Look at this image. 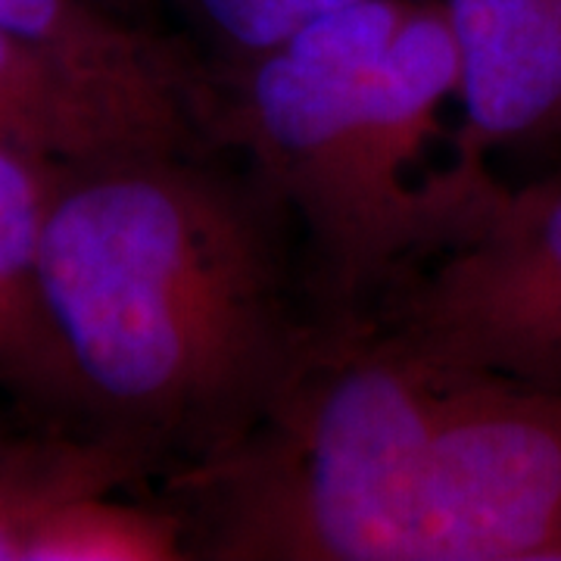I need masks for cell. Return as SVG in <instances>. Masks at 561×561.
Returning <instances> with one entry per match:
<instances>
[{
    "label": "cell",
    "instance_id": "1",
    "mask_svg": "<svg viewBox=\"0 0 561 561\" xmlns=\"http://www.w3.org/2000/svg\"><path fill=\"white\" fill-rule=\"evenodd\" d=\"M41 278L91 427L175 478L238 453L319 343L287 209L213 150L60 165Z\"/></svg>",
    "mask_w": 561,
    "mask_h": 561
},
{
    "label": "cell",
    "instance_id": "9",
    "mask_svg": "<svg viewBox=\"0 0 561 561\" xmlns=\"http://www.w3.org/2000/svg\"><path fill=\"white\" fill-rule=\"evenodd\" d=\"M160 471L153 456L106 431L81 437L0 434V561H22L28 537L60 505L113 493Z\"/></svg>",
    "mask_w": 561,
    "mask_h": 561
},
{
    "label": "cell",
    "instance_id": "6",
    "mask_svg": "<svg viewBox=\"0 0 561 561\" xmlns=\"http://www.w3.org/2000/svg\"><path fill=\"white\" fill-rule=\"evenodd\" d=\"M0 144L60 165L144 150H216L197 128L84 79L3 28Z\"/></svg>",
    "mask_w": 561,
    "mask_h": 561
},
{
    "label": "cell",
    "instance_id": "10",
    "mask_svg": "<svg viewBox=\"0 0 561 561\" xmlns=\"http://www.w3.org/2000/svg\"><path fill=\"white\" fill-rule=\"evenodd\" d=\"M116 493L81 496L50 512L28 537L22 561L194 559V522L181 502H122Z\"/></svg>",
    "mask_w": 561,
    "mask_h": 561
},
{
    "label": "cell",
    "instance_id": "7",
    "mask_svg": "<svg viewBox=\"0 0 561 561\" xmlns=\"http://www.w3.org/2000/svg\"><path fill=\"white\" fill-rule=\"evenodd\" d=\"M0 28L213 144L209 62L150 25L125 20L101 0H0Z\"/></svg>",
    "mask_w": 561,
    "mask_h": 561
},
{
    "label": "cell",
    "instance_id": "5",
    "mask_svg": "<svg viewBox=\"0 0 561 561\" xmlns=\"http://www.w3.org/2000/svg\"><path fill=\"white\" fill-rule=\"evenodd\" d=\"M459 60V157L561 138L559 0H440Z\"/></svg>",
    "mask_w": 561,
    "mask_h": 561
},
{
    "label": "cell",
    "instance_id": "13",
    "mask_svg": "<svg viewBox=\"0 0 561 561\" xmlns=\"http://www.w3.org/2000/svg\"><path fill=\"white\" fill-rule=\"evenodd\" d=\"M559 7H561V0H559Z\"/></svg>",
    "mask_w": 561,
    "mask_h": 561
},
{
    "label": "cell",
    "instance_id": "11",
    "mask_svg": "<svg viewBox=\"0 0 561 561\" xmlns=\"http://www.w3.org/2000/svg\"><path fill=\"white\" fill-rule=\"evenodd\" d=\"M197 38L209 47V66L256 60L294 38L309 22L362 0H172Z\"/></svg>",
    "mask_w": 561,
    "mask_h": 561
},
{
    "label": "cell",
    "instance_id": "8",
    "mask_svg": "<svg viewBox=\"0 0 561 561\" xmlns=\"http://www.w3.org/2000/svg\"><path fill=\"white\" fill-rule=\"evenodd\" d=\"M57 175L60 162L0 144V381L38 409L88 419L41 278V241Z\"/></svg>",
    "mask_w": 561,
    "mask_h": 561
},
{
    "label": "cell",
    "instance_id": "3",
    "mask_svg": "<svg viewBox=\"0 0 561 561\" xmlns=\"http://www.w3.org/2000/svg\"><path fill=\"white\" fill-rule=\"evenodd\" d=\"M359 561H561V387L459 375Z\"/></svg>",
    "mask_w": 561,
    "mask_h": 561
},
{
    "label": "cell",
    "instance_id": "2",
    "mask_svg": "<svg viewBox=\"0 0 561 561\" xmlns=\"http://www.w3.org/2000/svg\"><path fill=\"white\" fill-rule=\"evenodd\" d=\"M415 0H362L238 66H209L213 144L241 150L297 228L321 334L371 328L390 294L359 172L375 62Z\"/></svg>",
    "mask_w": 561,
    "mask_h": 561
},
{
    "label": "cell",
    "instance_id": "4",
    "mask_svg": "<svg viewBox=\"0 0 561 561\" xmlns=\"http://www.w3.org/2000/svg\"><path fill=\"white\" fill-rule=\"evenodd\" d=\"M375 324L443 371L561 387V172L493 181L459 238L383 297Z\"/></svg>",
    "mask_w": 561,
    "mask_h": 561
},
{
    "label": "cell",
    "instance_id": "12",
    "mask_svg": "<svg viewBox=\"0 0 561 561\" xmlns=\"http://www.w3.org/2000/svg\"><path fill=\"white\" fill-rule=\"evenodd\" d=\"M101 3L103 7H110L113 13L125 16V20L147 25V16L157 10V3H160V0H101Z\"/></svg>",
    "mask_w": 561,
    "mask_h": 561
}]
</instances>
